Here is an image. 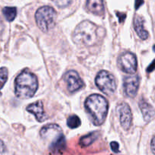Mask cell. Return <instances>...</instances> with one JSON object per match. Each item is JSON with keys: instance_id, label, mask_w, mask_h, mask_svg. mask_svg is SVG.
Listing matches in <instances>:
<instances>
[{"instance_id": "cell-24", "label": "cell", "mask_w": 155, "mask_h": 155, "mask_svg": "<svg viewBox=\"0 0 155 155\" xmlns=\"http://www.w3.org/2000/svg\"><path fill=\"white\" fill-rule=\"evenodd\" d=\"M151 150H152L153 153L155 155V135L153 137L152 140H151Z\"/></svg>"}, {"instance_id": "cell-6", "label": "cell", "mask_w": 155, "mask_h": 155, "mask_svg": "<svg viewBox=\"0 0 155 155\" xmlns=\"http://www.w3.org/2000/svg\"><path fill=\"white\" fill-rule=\"evenodd\" d=\"M118 65L123 71L133 74L137 69V59L132 53H126L121 55L118 59Z\"/></svg>"}, {"instance_id": "cell-17", "label": "cell", "mask_w": 155, "mask_h": 155, "mask_svg": "<svg viewBox=\"0 0 155 155\" xmlns=\"http://www.w3.org/2000/svg\"><path fill=\"white\" fill-rule=\"evenodd\" d=\"M2 13L8 21H12L17 15V9L15 7H5Z\"/></svg>"}, {"instance_id": "cell-15", "label": "cell", "mask_w": 155, "mask_h": 155, "mask_svg": "<svg viewBox=\"0 0 155 155\" xmlns=\"http://www.w3.org/2000/svg\"><path fill=\"white\" fill-rule=\"evenodd\" d=\"M62 133L61 129L57 124H49L44 126L40 131V135L42 138H49L51 135H58Z\"/></svg>"}, {"instance_id": "cell-3", "label": "cell", "mask_w": 155, "mask_h": 155, "mask_svg": "<svg viewBox=\"0 0 155 155\" xmlns=\"http://www.w3.org/2000/svg\"><path fill=\"white\" fill-rule=\"evenodd\" d=\"M15 94L18 98L29 99L33 97L38 88L36 75L29 71H23L15 81Z\"/></svg>"}, {"instance_id": "cell-25", "label": "cell", "mask_w": 155, "mask_h": 155, "mask_svg": "<svg viewBox=\"0 0 155 155\" xmlns=\"http://www.w3.org/2000/svg\"><path fill=\"white\" fill-rule=\"evenodd\" d=\"M117 16L119 17L120 22H123L126 18V15L124 13H117Z\"/></svg>"}, {"instance_id": "cell-7", "label": "cell", "mask_w": 155, "mask_h": 155, "mask_svg": "<svg viewBox=\"0 0 155 155\" xmlns=\"http://www.w3.org/2000/svg\"><path fill=\"white\" fill-rule=\"evenodd\" d=\"M117 112L123 129L125 130L130 129L133 121V115L130 106L126 103H120L117 106Z\"/></svg>"}, {"instance_id": "cell-4", "label": "cell", "mask_w": 155, "mask_h": 155, "mask_svg": "<svg viewBox=\"0 0 155 155\" xmlns=\"http://www.w3.org/2000/svg\"><path fill=\"white\" fill-rule=\"evenodd\" d=\"M57 14L54 9L50 6H43L36 11L35 18L39 28L42 32H48L55 24Z\"/></svg>"}, {"instance_id": "cell-13", "label": "cell", "mask_w": 155, "mask_h": 155, "mask_svg": "<svg viewBox=\"0 0 155 155\" xmlns=\"http://www.w3.org/2000/svg\"><path fill=\"white\" fill-rule=\"evenodd\" d=\"M86 7L89 12L95 15L101 16L104 12L103 0H87Z\"/></svg>"}, {"instance_id": "cell-10", "label": "cell", "mask_w": 155, "mask_h": 155, "mask_svg": "<svg viewBox=\"0 0 155 155\" xmlns=\"http://www.w3.org/2000/svg\"><path fill=\"white\" fill-rule=\"evenodd\" d=\"M27 110L30 113L33 114L36 119L40 122L45 121V119L47 118L46 114L44 111L43 103L40 100L28 105L27 107Z\"/></svg>"}, {"instance_id": "cell-14", "label": "cell", "mask_w": 155, "mask_h": 155, "mask_svg": "<svg viewBox=\"0 0 155 155\" xmlns=\"http://www.w3.org/2000/svg\"><path fill=\"white\" fill-rule=\"evenodd\" d=\"M145 20L141 16H136L134 20V28L138 36L142 40H147L149 36V33L144 27Z\"/></svg>"}, {"instance_id": "cell-22", "label": "cell", "mask_w": 155, "mask_h": 155, "mask_svg": "<svg viewBox=\"0 0 155 155\" xmlns=\"http://www.w3.org/2000/svg\"><path fill=\"white\" fill-rule=\"evenodd\" d=\"M154 69H155V59L152 62H151V64H150L149 66L148 67V68H147V71H148V72H151V71H154Z\"/></svg>"}, {"instance_id": "cell-2", "label": "cell", "mask_w": 155, "mask_h": 155, "mask_svg": "<svg viewBox=\"0 0 155 155\" xmlns=\"http://www.w3.org/2000/svg\"><path fill=\"white\" fill-rule=\"evenodd\" d=\"M98 40V26L89 21H84L79 24L73 33V40L79 45L91 46L95 45Z\"/></svg>"}, {"instance_id": "cell-12", "label": "cell", "mask_w": 155, "mask_h": 155, "mask_svg": "<svg viewBox=\"0 0 155 155\" xmlns=\"http://www.w3.org/2000/svg\"><path fill=\"white\" fill-rule=\"evenodd\" d=\"M139 107L145 122H148L155 117V109L154 107L145 100H142L139 102Z\"/></svg>"}, {"instance_id": "cell-5", "label": "cell", "mask_w": 155, "mask_h": 155, "mask_svg": "<svg viewBox=\"0 0 155 155\" xmlns=\"http://www.w3.org/2000/svg\"><path fill=\"white\" fill-rule=\"evenodd\" d=\"M95 84L101 91L107 95H111L115 92L117 85L113 74L107 71H101L95 78Z\"/></svg>"}, {"instance_id": "cell-9", "label": "cell", "mask_w": 155, "mask_h": 155, "mask_svg": "<svg viewBox=\"0 0 155 155\" xmlns=\"http://www.w3.org/2000/svg\"><path fill=\"white\" fill-rule=\"evenodd\" d=\"M139 77L133 75L126 77L124 80V90L126 95L129 97H135L139 88Z\"/></svg>"}, {"instance_id": "cell-23", "label": "cell", "mask_w": 155, "mask_h": 155, "mask_svg": "<svg viewBox=\"0 0 155 155\" xmlns=\"http://www.w3.org/2000/svg\"><path fill=\"white\" fill-rule=\"evenodd\" d=\"M143 4H144V0H136V4H135L136 9H138L139 8H140Z\"/></svg>"}, {"instance_id": "cell-1", "label": "cell", "mask_w": 155, "mask_h": 155, "mask_svg": "<svg viewBox=\"0 0 155 155\" xmlns=\"http://www.w3.org/2000/svg\"><path fill=\"white\" fill-rule=\"evenodd\" d=\"M85 107L90 114L94 124L100 126L107 117L108 111V103L103 96L100 94H92L86 98Z\"/></svg>"}, {"instance_id": "cell-26", "label": "cell", "mask_w": 155, "mask_h": 155, "mask_svg": "<svg viewBox=\"0 0 155 155\" xmlns=\"http://www.w3.org/2000/svg\"><path fill=\"white\" fill-rule=\"evenodd\" d=\"M154 51H155V45L154 46Z\"/></svg>"}, {"instance_id": "cell-16", "label": "cell", "mask_w": 155, "mask_h": 155, "mask_svg": "<svg viewBox=\"0 0 155 155\" xmlns=\"http://www.w3.org/2000/svg\"><path fill=\"white\" fill-rule=\"evenodd\" d=\"M99 136V132H93L85 136L82 137L80 140V144L82 147H87L92 144L97 138Z\"/></svg>"}, {"instance_id": "cell-19", "label": "cell", "mask_w": 155, "mask_h": 155, "mask_svg": "<svg viewBox=\"0 0 155 155\" xmlns=\"http://www.w3.org/2000/svg\"><path fill=\"white\" fill-rule=\"evenodd\" d=\"M0 77H1V78H0V81H1V88H2L8 78L7 68H5V67H2L1 68V70H0Z\"/></svg>"}, {"instance_id": "cell-11", "label": "cell", "mask_w": 155, "mask_h": 155, "mask_svg": "<svg viewBox=\"0 0 155 155\" xmlns=\"http://www.w3.org/2000/svg\"><path fill=\"white\" fill-rule=\"evenodd\" d=\"M66 148V139L63 134H60L52 140L49 145V150L53 153H59Z\"/></svg>"}, {"instance_id": "cell-21", "label": "cell", "mask_w": 155, "mask_h": 155, "mask_svg": "<svg viewBox=\"0 0 155 155\" xmlns=\"http://www.w3.org/2000/svg\"><path fill=\"white\" fill-rule=\"evenodd\" d=\"M110 147H111L112 150L115 153H119L120 150H119V144L116 141H112L110 143Z\"/></svg>"}, {"instance_id": "cell-8", "label": "cell", "mask_w": 155, "mask_h": 155, "mask_svg": "<svg viewBox=\"0 0 155 155\" xmlns=\"http://www.w3.org/2000/svg\"><path fill=\"white\" fill-rule=\"evenodd\" d=\"M64 81L67 83L68 90L71 93L79 91L84 86L83 81L76 71H69L64 76Z\"/></svg>"}, {"instance_id": "cell-18", "label": "cell", "mask_w": 155, "mask_h": 155, "mask_svg": "<svg viewBox=\"0 0 155 155\" xmlns=\"http://www.w3.org/2000/svg\"><path fill=\"white\" fill-rule=\"evenodd\" d=\"M67 124H68V127L71 128V129H77L81 125V121L77 115H73L68 119Z\"/></svg>"}, {"instance_id": "cell-20", "label": "cell", "mask_w": 155, "mask_h": 155, "mask_svg": "<svg viewBox=\"0 0 155 155\" xmlns=\"http://www.w3.org/2000/svg\"><path fill=\"white\" fill-rule=\"evenodd\" d=\"M72 0H53L55 5L59 8H65L71 4Z\"/></svg>"}]
</instances>
